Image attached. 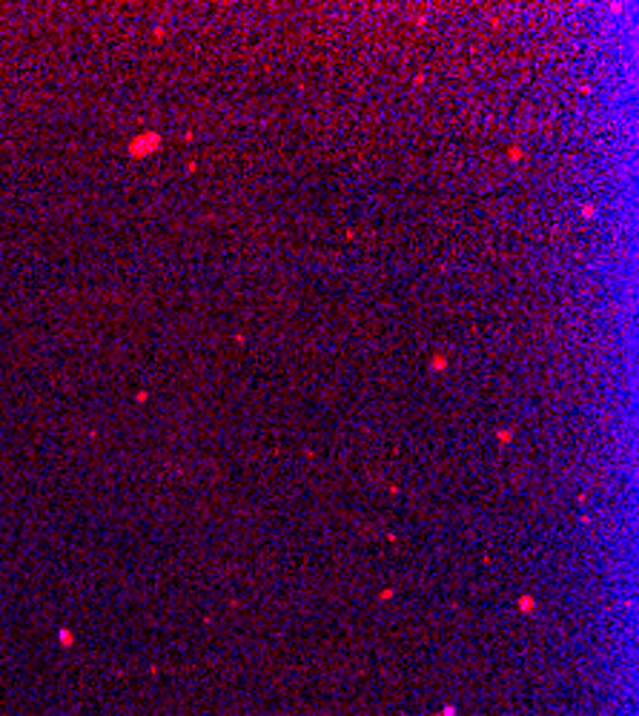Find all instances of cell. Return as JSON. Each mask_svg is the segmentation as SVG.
I'll list each match as a JSON object with an SVG mask.
<instances>
[{
  "label": "cell",
  "mask_w": 639,
  "mask_h": 716,
  "mask_svg": "<svg viewBox=\"0 0 639 716\" xmlns=\"http://www.w3.org/2000/svg\"><path fill=\"white\" fill-rule=\"evenodd\" d=\"M522 610H533V599H522Z\"/></svg>",
  "instance_id": "obj_1"
},
{
  "label": "cell",
  "mask_w": 639,
  "mask_h": 716,
  "mask_svg": "<svg viewBox=\"0 0 639 716\" xmlns=\"http://www.w3.org/2000/svg\"><path fill=\"white\" fill-rule=\"evenodd\" d=\"M453 713H456L453 708H444V710H442V716H453Z\"/></svg>",
  "instance_id": "obj_2"
}]
</instances>
